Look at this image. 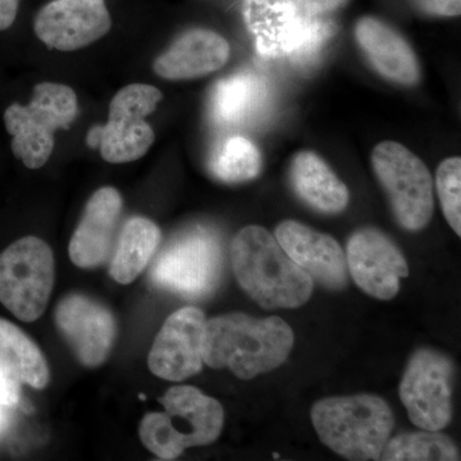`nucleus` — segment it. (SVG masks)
Instances as JSON below:
<instances>
[{
	"instance_id": "obj_20",
	"label": "nucleus",
	"mask_w": 461,
	"mask_h": 461,
	"mask_svg": "<svg viewBox=\"0 0 461 461\" xmlns=\"http://www.w3.org/2000/svg\"><path fill=\"white\" fill-rule=\"evenodd\" d=\"M290 180L299 198L321 213H339L348 204V187L313 151L294 157Z\"/></svg>"
},
{
	"instance_id": "obj_19",
	"label": "nucleus",
	"mask_w": 461,
	"mask_h": 461,
	"mask_svg": "<svg viewBox=\"0 0 461 461\" xmlns=\"http://www.w3.org/2000/svg\"><path fill=\"white\" fill-rule=\"evenodd\" d=\"M354 32L357 45L379 75L406 86L420 81L418 58L411 44L393 26L366 16L357 21Z\"/></svg>"
},
{
	"instance_id": "obj_16",
	"label": "nucleus",
	"mask_w": 461,
	"mask_h": 461,
	"mask_svg": "<svg viewBox=\"0 0 461 461\" xmlns=\"http://www.w3.org/2000/svg\"><path fill=\"white\" fill-rule=\"evenodd\" d=\"M276 239L312 280L330 290H341L348 285L346 256L332 236L296 221H285L276 229Z\"/></svg>"
},
{
	"instance_id": "obj_18",
	"label": "nucleus",
	"mask_w": 461,
	"mask_h": 461,
	"mask_svg": "<svg viewBox=\"0 0 461 461\" xmlns=\"http://www.w3.org/2000/svg\"><path fill=\"white\" fill-rule=\"evenodd\" d=\"M229 41L220 33L193 29L154 60V72L165 80H193L222 68L229 62Z\"/></svg>"
},
{
	"instance_id": "obj_25",
	"label": "nucleus",
	"mask_w": 461,
	"mask_h": 461,
	"mask_svg": "<svg viewBox=\"0 0 461 461\" xmlns=\"http://www.w3.org/2000/svg\"><path fill=\"white\" fill-rule=\"evenodd\" d=\"M381 460L384 461H456L460 453L450 437L438 430L403 433L388 439Z\"/></svg>"
},
{
	"instance_id": "obj_4",
	"label": "nucleus",
	"mask_w": 461,
	"mask_h": 461,
	"mask_svg": "<svg viewBox=\"0 0 461 461\" xmlns=\"http://www.w3.org/2000/svg\"><path fill=\"white\" fill-rule=\"evenodd\" d=\"M159 402L163 412L142 418V445L162 460H175L186 448L213 444L224 423L222 405L193 386L169 388Z\"/></svg>"
},
{
	"instance_id": "obj_21",
	"label": "nucleus",
	"mask_w": 461,
	"mask_h": 461,
	"mask_svg": "<svg viewBox=\"0 0 461 461\" xmlns=\"http://www.w3.org/2000/svg\"><path fill=\"white\" fill-rule=\"evenodd\" d=\"M162 233L153 221L144 217H132L124 223L109 273L115 282L129 285L144 272L149 262L153 259L159 247Z\"/></svg>"
},
{
	"instance_id": "obj_27",
	"label": "nucleus",
	"mask_w": 461,
	"mask_h": 461,
	"mask_svg": "<svg viewBox=\"0 0 461 461\" xmlns=\"http://www.w3.org/2000/svg\"><path fill=\"white\" fill-rule=\"evenodd\" d=\"M418 11L435 17L460 16L461 0H411Z\"/></svg>"
},
{
	"instance_id": "obj_26",
	"label": "nucleus",
	"mask_w": 461,
	"mask_h": 461,
	"mask_svg": "<svg viewBox=\"0 0 461 461\" xmlns=\"http://www.w3.org/2000/svg\"><path fill=\"white\" fill-rule=\"evenodd\" d=\"M437 194L442 212L451 229L461 235V159L448 158L439 165L436 175Z\"/></svg>"
},
{
	"instance_id": "obj_12",
	"label": "nucleus",
	"mask_w": 461,
	"mask_h": 461,
	"mask_svg": "<svg viewBox=\"0 0 461 461\" xmlns=\"http://www.w3.org/2000/svg\"><path fill=\"white\" fill-rule=\"evenodd\" d=\"M346 264L357 287L378 300L393 299L399 293L400 280L409 276L402 250L377 229L353 233L346 248Z\"/></svg>"
},
{
	"instance_id": "obj_7",
	"label": "nucleus",
	"mask_w": 461,
	"mask_h": 461,
	"mask_svg": "<svg viewBox=\"0 0 461 461\" xmlns=\"http://www.w3.org/2000/svg\"><path fill=\"white\" fill-rule=\"evenodd\" d=\"M56 264L44 240L27 236L0 254V303L17 320H39L47 309Z\"/></svg>"
},
{
	"instance_id": "obj_8",
	"label": "nucleus",
	"mask_w": 461,
	"mask_h": 461,
	"mask_svg": "<svg viewBox=\"0 0 461 461\" xmlns=\"http://www.w3.org/2000/svg\"><path fill=\"white\" fill-rule=\"evenodd\" d=\"M223 250L212 230L195 227L173 239L158 256L151 280L158 287L186 299L213 293L222 275Z\"/></svg>"
},
{
	"instance_id": "obj_28",
	"label": "nucleus",
	"mask_w": 461,
	"mask_h": 461,
	"mask_svg": "<svg viewBox=\"0 0 461 461\" xmlns=\"http://www.w3.org/2000/svg\"><path fill=\"white\" fill-rule=\"evenodd\" d=\"M18 402H20V384L0 368V402L12 408L16 406Z\"/></svg>"
},
{
	"instance_id": "obj_5",
	"label": "nucleus",
	"mask_w": 461,
	"mask_h": 461,
	"mask_svg": "<svg viewBox=\"0 0 461 461\" xmlns=\"http://www.w3.org/2000/svg\"><path fill=\"white\" fill-rule=\"evenodd\" d=\"M244 18L260 56L311 63L335 35V23L294 0H245Z\"/></svg>"
},
{
	"instance_id": "obj_23",
	"label": "nucleus",
	"mask_w": 461,
	"mask_h": 461,
	"mask_svg": "<svg viewBox=\"0 0 461 461\" xmlns=\"http://www.w3.org/2000/svg\"><path fill=\"white\" fill-rule=\"evenodd\" d=\"M268 91L262 78L253 74H239L217 84L212 96V114L223 126L250 121L262 112Z\"/></svg>"
},
{
	"instance_id": "obj_22",
	"label": "nucleus",
	"mask_w": 461,
	"mask_h": 461,
	"mask_svg": "<svg viewBox=\"0 0 461 461\" xmlns=\"http://www.w3.org/2000/svg\"><path fill=\"white\" fill-rule=\"evenodd\" d=\"M0 368L18 384L42 390L50 373L41 348L14 323L0 320Z\"/></svg>"
},
{
	"instance_id": "obj_29",
	"label": "nucleus",
	"mask_w": 461,
	"mask_h": 461,
	"mask_svg": "<svg viewBox=\"0 0 461 461\" xmlns=\"http://www.w3.org/2000/svg\"><path fill=\"white\" fill-rule=\"evenodd\" d=\"M303 8L317 14H327L344 7L348 0H294Z\"/></svg>"
},
{
	"instance_id": "obj_24",
	"label": "nucleus",
	"mask_w": 461,
	"mask_h": 461,
	"mask_svg": "<svg viewBox=\"0 0 461 461\" xmlns=\"http://www.w3.org/2000/svg\"><path fill=\"white\" fill-rule=\"evenodd\" d=\"M262 154L254 142L244 136H230L212 154L209 171L226 184L254 180L262 172Z\"/></svg>"
},
{
	"instance_id": "obj_11",
	"label": "nucleus",
	"mask_w": 461,
	"mask_h": 461,
	"mask_svg": "<svg viewBox=\"0 0 461 461\" xmlns=\"http://www.w3.org/2000/svg\"><path fill=\"white\" fill-rule=\"evenodd\" d=\"M454 377V363L445 354L420 348L411 355L400 384V399L414 426L426 430L448 426L453 418Z\"/></svg>"
},
{
	"instance_id": "obj_6",
	"label": "nucleus",
	"mask_w": 461,
	"mask_h": 461,
	"mask_svg": "<svg viewBox=\"0 0 461 461\" xmlns=\"http://www.w3.org/2000/svg\"><path fill=\"white\" fill-rule=\"evenodd\" d=\"M77 112V95L72 87L56 83L36 85L29 104L14 103L3 115L14 157L27 168H41L53 153L54 135L58 130L69 129Z\"/></svg>"
},
{
	"instance_id": "obj_17",
	"label": "nucleus",
	"mask_w": 461,
	"mask_h": 461,
	"mask_svg": "<svg viewBox=\"0 0 461 461\" xmlns=\"http://www.w3.org/2000/svg\"><path fill=\"white\" fill-rule=\"evenodd\" d=\"M122 206V196L114 187H102L91 195L69 241V258L75 266L91 269L108 259Z\"/></svg>"
},
{
	"instance_id": "obj_10",
	"label": "nucleus",
	"mask_w": 461,
	"mask_h": 461,
	"mask_svg": "<svg viewBox=\"0 0 461 461\" xmlns=\"http://www.w3.org/2000/svg\"><path fill=\"white\" fill-rule=\"evenodd\" d=\"M372 166L397 223L411 232L423 230L435 209L432 176L423 160L399 142L384 141L373 150Z\"/></svg>"
},
{
	"instance_id": "obj_15",
	"label": "nucleus",
	"mask_w": 461,
	"mask_h": 461,
	"mask_svg": "<svg viewBox=\"0 0 461 461\" xmlns=\"http://www.w3.org/2000/svg\"><path fill=\"white\" fill-rule=\"evenodd\" d=\"M54 318L78 362L95 368L108 359L117 336V323L107 306L89 296L72 294L60 300Z\"/></svg>"
},
{
	"instance_id": "obj_31",
	"label": "nucleus",
	"mask_w": 461,
	"mask_h": 461,
	"mask_svg": "<svg viewBox=\"0 0 461 461\" xmlns=\"http://www.w3.org/2000/svg\"><path fill=\"white\" fill-rule=\"evenodd\" d=\"M8 406L0 402V435L7 429L9 423Z\"/></svg>"
},
{
	"instance_id": "obj_14",
	"label": "nucleus",
	"mask_w": 461,
	"mask_h": 461,
	"mask_svg": "<svg viewBox=\"0 0 461 461\" xmlns=\"http://www.w3.org/2000/svg\"><path fill=\"white\" fill-rule=\"evenodd\" d=\"M112 27L105 0H54L36 14L33 30L50 50L74 51L89 47Z\"/></svg>"
},
{
	"instance_id": "obj_1",
	"label": "nucleus",
	"mask_w": 461,
	"mask_h": 461,
	"mask_svg": "<svg viewBox=\"0 0 461 461\" xmlns=\"http://www.w3.org/2000/svg\"><path fill=\"white\" fill-rule=\"evenodd\" d=\"M293 346V330L280 317L223 314L205 321L203 362L249 381L281 366Z\"/></svg>"
},
{
	"instance_id": "obj_13",
	"label": "nucleus",
	"mask_w": 461,
	"mask_h": 461,
	"mask_svg": "<svg viewBox=\"0 0 461 461\" xmlns=\"http://www.w3.org/2000/svg\"><path fill=\"white\" fill-rule=\"evenodd\" d=\"M205 315L195 306H185L167 318L154 339L148 366L157 377L182 382L203 368Z\"/></svg>"
},
{
	"instance_id": "obj_9",
	"label": "nucleus",
	"mask_w": 461,
	"mask_h": 461,
	"mask_svg": "<svg viewBox=\"0 0 461 461\" xmlns=\"http://www.w3.org/2000/svg\"><path fill=\"white\" fill-rule=\"evenodd\" d=\"M163 93L148 84L122 87L109 104L108 122L87 133L90 148H99L103 159L114 165L140 159L156 140V133L147 122L149 114L162 102Z\"/></svg>"
},
{
	"instance_id": "obj_3",
	"label": "nucleus",
	"mask_w": 461,
	"mask_h": 461,
	"mask_svg": "<svg viewBox=\"0 0 461 461\" xmlns=\"http://www.w3.org/2000/svg\"><path fill=\"white\" fill-rule=\"evenodd\" d=\"M321 444L348 460H381L393 433V411L382 397L360 393L327 397L312 408Z\"/></svg>"
},
{
	"instance_id": "obj_2",
	"label": "nucleus",
	"mask_w": 461,
	"mask_h": 461,
	"mask_svg": "<svg viewBox=\"0 0 461 461\" xmlns=\"http://www.w3.org/2000/svg\"><path fill=\"white\" fill-rule=\"evenodd\" d=\"M230 266L242 290L267 311L299 308L313 293L314 281L264 227L248 226L236 233Z\"/></svg>"
},
{
	"instance_id": "obj_30",
	"label": "nucleus",
	"mask_w": 461,
	"mask_h": 461,
	"mask_svg": "<svg viewBox=\"0 0 461 461\" xmlns=\"http://www.w3.org/2000/svg\"><path fill=\"white\" fill-rule=\"evenodd\" d=\"M20 0H0V32H5L16 21Z\"/></svg>"
}]
</instances>
